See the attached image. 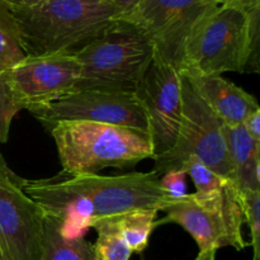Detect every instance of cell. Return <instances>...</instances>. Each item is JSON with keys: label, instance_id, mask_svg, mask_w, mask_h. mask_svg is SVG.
Wrapping results in <instances>:
<instances>
[{"label": "cell", "instance_id": "6da1fadb", "mask_svg": "<svg viewBox=\"0 0 260 260\" xmlns=\"http://www.w3.org/2000/svg\"><path fill=\"white\" fill-rule=\"evenodd\" d=\"M260 5H220L200 23L185 47L180 73H259Z\"/></svg>", "mask_w": 260, "mask_h": 260}, {"label": "cell", "instance_id": "7a4b0ae2", "mask_svg": "<svg viewBox=\"0 0 260 260\" xmlns=\"http://www.w3.org/2000/svg\"><path fill=\"white\" fill-rule=\"evenodd\" d=\"M10 10L27 56L76 52L118 18L111 2L101 0H46Z\"/></svg>", "mask_w": 260, "mask_h": 260}, {"label": "cell", "instance_id": "3957f363", "mask_svg": "<svg viewBox=\"0 0 260 260\" xmlns=\"http://www.w3.org/2000/svg\"><path fill=\"white\" fill-rule=\"evenodd\" d=\"M50 131L65 175L98 174L154 159L149 132L88 121L58 122Z\"/></svg>", "mask_w": 260, "mask_h": 260}, {"label": "cell", "instance_id": "277c9868", "mask_svg": "<svg viewBox=\"0 0 260 260\" xmlns=\"http://www.w3.org/2000/svg\"><path fill=\"white\" fill-rule=\"evenodd\" d=\"M149 38L126 20L117 19L74 56L80 63L75 90L137 93L154 58Z\"/></svg>", "mask_w": 260, "mask_h": 260}, {"label": "cell", "instance_id": "5b68a950", "mask_svg": "<svg viewBox=\"0 0 260 260\" xmlns=\"http://www.w3.org/2000/svg\"><path fill=\"white\" fill-rule=\"evenodd\" d=\"M189 156L197 157L218 177L234 182L233 165L222 134V121L183 75V114L179 132L172 149L155 157L152 170L162 175L169 170L182 169Z\"/></svg>", "mask_w": 260, "mask_h": 260}, {"label": "cell", "instance_id": "8992f818", "mask_svg": "<svg viewBox=\"0 0 260 260\" xmlns=\"http://www.w3.org/2000/svg\"><path fill=\"white\" fill-rule=\"evenodd\" d=\"M58 177L74 192L84 196L93 206L94 222L118 221L122 216L135 210L152 208L162 211L173 198L160 187V175L149 173L106 177L99 174L65 175Z\"/></svg>", "mask_w": 260, "mask_h": 260}, {"label": "cell", "instance_id": "52a82bcc", "mask_svg": "<svg viewBox=\"0 0 260 260\" xmlns=\"http://www.w3.org/2000/svg\"><path fill=\"white\" fill-rule=\"evenodd\" d=\"M217 7L211 0H140L119 19L139 28L155 53L180 71L190 36Z\"/></svg>", "mask_w": 260, "mask_h": 260}, {"label": "cell", "instance_id": "ba28073f", "mask_svg": "<svg viewBox=\"0 0 260 260\" xmlns=\"http://www.w3.org/2000/svg\"><path fill=\"white\" fill-rule=\"evenodd\" d=\"M30 113L48 129L58 122L88 121L149 132L146 111L136 93L74 90Z\"/></svg>", "mask_w": 260, "mask_h": 260}, {"label": "cell", "instance_id": "9c48e42d", "mask_svg": "<svg viewBox=\"0 0 260 260\" xmlns=\"http://www.w3.org/2000/svg\"><path fill=\"white\" fill-rule=\"evenodd\" d=\"M0 152V245L8 260H40L45 213Z\"/></svg>", "mask_w": 260, "mask_h": 260}, {"label": "cell", "instance_id": "30bf717a", "mask_svg": "<svg viewBox=\"0 0 260 260\" xmlns=\"http://www.w3.org/2000/svg\"><path fill=\"white\" fill-rule=\"evenodd\" d=\"M136 94L149 119L155 159L172 149L179 132L183 114L182 73L155 53Z\"/></svg>", "mask_w": 260, "mask_h": 260}, {"label": "cell", "instance_id": "8fae6325", "mask_svg": "<svg viewBox=\"0 0 260 260\" xmlns=\"http://www.w3.org/2000/svg\"><path fill=\"white\" fill-rule=\"evenodd\" d=\"M5 74L17 103L30 112L75 90L80 63L74 53L27 56Z\"/></svg>", "mask_w": 260, "mask_h": 260}, {"label": "cell", "instance_id": "7c38bea8", "mask_svg": "<svg viewBox=\"0 0 260 260\" xmlns=\"http://www.w3.org/2000/svg\"><path fill=\"white\" fill-rule=\"evenodd\" d=\"M162 212H165V217L156 221V226L169 222L182 226L194 239L200 251L230 246L223 218L205 210L196 201L193 193L173 200Z\"/></svg>", "mask_w": 260, "mask_h": 260}, {"label": "cell", "instance_id": "4fadbf2b", "mask_svg": "<svg viewBox=\"0 0 260 260\" xmlns=\"http://www.w3.org/2000/svg\"><path fill=\"white\" fill-rule=\"evenodd\" d=\"M184 76L203 102L228 126H240L248 116L260 109L255 96L221 75Z\"/></svg>", "mask_w": 260, "mask_h": 260}, {"label": "cell", "instance_id": "5bb4252c", "mask_svg": "<svg viewBox=\"0 0 260 260\" xmlns=\"http://www.w3.org/2000/svg\"><path fill=\"white\" fill-rule=\"evenodd\" d=\"M222 134L238 189L240 192L260 190V144L251 139L243 124L222 123Z\"/></svg>", "mask_w": 260, "mask_h": 260}, {"label": "cell", "instance_id": "9a60e30c", "mask_svg": "<svg viewBox=\"0 0 260 260\" xmlns=\"http://www.w3.org/2000/svg\"><path fill=\"white\" fill-rule=\"evenodd\" d=\"M40 260H95L94 249L84 238H66L61 222L45 215Z\"/></svg>", "mask_w": 260, "mask_h": 260}, {"label": "cell", "instance_id": "2e32d148", "mask_svg": "<svg viewBox=\"0 0 260 260\" xmlns=\"http://www.w3.org/2000/svg\"><path fill=\"white\" fill-rule=\"evenodd\" d=\"M27 53L20 41L19 28L10 8L0 0V74L19 65Z\"/></svg>", "mask_w": 260, "mask_h": 260}, {"label": "cell", "instance_id": "e0dca14e", "mask_svg": "<svg viewBox=\"0 0 260 260\" xmlns=\"http://www.w3.org/2000/svg\"><path fill=\"white\" fill-rule=\"evenodd\" d=\"M159 211L142 208L126 213L118 218L117 225L132 253H142L149 244L150 236L156 228V215Z\"/></svg>", "mask_w": 260, "mask_h": 260}, {"label": "cell", "instance_id": "ac0fdd59", "mask_svg": "<svg viewBox=\"0 0 260 260\" xmlns=\"http://www.w3.org/2000/svg\"><path fill=\"white\" fill-rule=\"evenodd\" d=\"M94 229L98 231L93 245L95 260H129L132 250L122 238L117 221H103Z\"/></svg>", "mask_w": 260, "mask_h": 260}, {"label": "cell", "instance_id": "d6986e66", "mask_svg": "<svg viewBox=\"0 0 260 260\" xmlns=\"http://www.w3.org/2000/svg\"><path fill=\"white\" fill-rule=\"evenodd\" d=\"M244 220L250 230V245L253 260H260V190L241 192Z\"/></svg>", "mask_w": 260, "mask_h": 260}, {"label": "cell", "instance_id": "ffe728a7", "mask_svg": "<svg viewBox=\"0 0 260 260\" xmlns=\"http://www.w3.org/2000/svg\"><path fill=\"white\" fill-rule=\"evenodd\" d=\"M22 108L15 101L7 74H0V145L7 144L9 140L10 124L13 118L17 116Z\"/></svg>", "mask_w": 260, "mask_h": 260}, {"label": "cell", "instance_id": "44dd1931", "mask_svg": "<svg viewBox=\"0 0 260 260\" xmlns=\"http://www.w3.org/2000/svg\"><path fill=\"white\" fill-rule=\"evenodd\" d=\"M185 177L187 173L183 169L169 170L160 175V187L170 198L177 200L188 193L185 187Z\"/></svg>", "mask_w": 260, "mask_h": 260}, {"label": "cell", "instance_id": "7402d4cb", "mask_svg": "<svg viewBox=\"0 0 260 260\" xmlns=\"http://www.w3.org/2000/svg\"><path fill=\"white\" fill-rule=\"evenodd\" d=\"M243 126L245 127L246 132L250 135L251 139L260 144V109L253 112L250 116H248V118L244 121Z\"/></svg>", "mask_w": 260, "mask_h": 260}, {"label": "cell", "instance_id": "603a6c76", "mask_svg": "<svg viewBox=\"0 0 260 260\" xmlns=\"http://www.w3.org/2000/svg\"><path fill=\"white\" fill-rule=\"evenodd\" d=\"M139 2L140 0H111L112 5H113L117 14H118V18H117V19L128 14V13L136 7Z\"/></svg>", "mask_w": 260, "mask_h": 260}, {"label": "cell", "instance_id": "cb8c5ba5", "mask_svg": "<svg viewBox=\"0 0 260 260\" xmlns=\"http://www.w3.org/2000/svg\"><path fill=\"white\" fill-rule=\"evenodd\" d=\"M217 5H235V7L254 8L259 7L260 0H211Z\"/></svg>", "mask_w": 260, "mask_h": 260}, {"label": "cell", "instance_id": "d4e9b609", "mask_svg": "<svg viewBox=\"0 0 260 260\" xmlns=\"http://www.w3.org/2000/svg\"><path fill=\"white\" fill-rule=\"evenodd\" d=\"M9 8H30L46 2V0H3Z\"/></svg>", "mask_w": 260, "mask_h": 260}, {"label": "cell", "instance_id": "484cf974", "mask_svg": "<svg viewBox=\"0 0 260 260\" xmlns=\"http://www.w3.org/2000/svg\"><path fill=\"white\" fill-rule=\"evenodd\" d=\"M216 249H211V250L200 251L196 260H215L216 259Z\"/></svg>", "mask_w": 260, "mask_h": 260}, {"label": "cell", "instance_id": "4316f807", "mask_svg": "<svg viewBox=\"0 0 260 260\" xmlns=\"http://www.w3.org/2000/svg\"><path fill=\"white\" fill-rule=\"evenodd\" d=\"M0 260H8L7 255H5V254H4V251H3V249H2V245H0Z\"/></svg>", "mask_w": 260, "mask_h": 260}, {"label": "cell", "instance_id": "83f0119b", "mask_svg": "<svg viewBox=\"0 0 260 260\" xmlns=\"http://www.w3.org/2000/svg\"><path fill=\"white\" fill-rule=\"evenodd\" d=\"M101 2H111V0H101Z\"/></svg>", "mask_w": 260, "mask_h": 260}]
</instances>
